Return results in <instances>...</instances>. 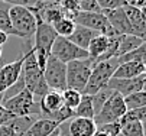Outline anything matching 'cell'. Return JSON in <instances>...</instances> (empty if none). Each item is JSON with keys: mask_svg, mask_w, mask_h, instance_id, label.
<instances>
[{"mask_svg": "<svg viewBox=\"0 0 146 136\" xmlns=\"http://www.w3.org/2000/svg\"><path fill=\"white\" fill-rule=\"evenodd\" d=\"M114 94V90H111L110 87H103L101 90H98L96 94L91 96L93 100V107H94V116L100 111V109L103 107V104L106 103L110 97Z\"/></svg>", "mask_w": 146, "mask_h": 136, "instance_id": "cb8c5ba5", "label": "cell"}, {"mask_svg": "<svg viewBox=\"0 0 146 136\" xmlns=\"http://www.w3.org/2000/svg\"><path fill=\"white\" fill-rule=\"evenodd\" d=\"M29 51V49H28ZM23 52V55L19 58V60L10 62V64H6L0 68V94L3 91H6L9 87H12L17 80L20 74H22V67H23V61L26 58V52Z\"/></svg>", "mask_w": 146, "mask_h": 136, "instance_id": "8fae6325", "label": "cell"}, {"mask_svg": "<svg viewBox=\"0 0 146 136\" xmlns=\"http://www.w3.org/2000/svg\"><path fill=\"white\" fill-rule=\"evenodd\" d=\"M80 12H101L96 0H75Z\"/></svg>", "mask_w": 146, "mask_h": 136, "instance_id": "836d02e7", "label": "cell"}, {"mask_svg": "<svg viewBox=\"0 0 146 136\" xmlns=\"http://www.w3.org/2000/svg\"><path fill=\"white\" fill-rule=\"evenodd\" d=\"M123 10L127 16V21L130 23L132 32L135 36H139L145 39L146 36V16H145V9H139L132 5L123 6Z\"/></svg>", "mask_w": 146, "mask_h": 136, "instance_id": "4fadbf2b", "label": "cell"}, {"mask_svg": "<svg viewBox=\"0 0 146 136\" xmlns=\"http://www.w3.org/2000/svg\"><path fill=\"white\" fill-rule=\"evenodd\" d=\"M97 129L100 132H104L109 136H119L120 130H121V126H120V122H111V123L100 125V126H97Z\"/></svg>", "mask_w": 146, "mask_h": 136, "instance_id": "d6a6232c", "label": "cell"}, {"mask_svg": "<svg viewBox=\"0 0 146 136\" xmlns=\"http://www.w3.org/2000/svg\"><path fill=\"white\" fill-rule=\"evenodd\" d=\"M59 6L62 9V13H64V17H68L71 21H74L77 13L80 12L78 9V5L75 0H61L59 2Z\"/></svg>", "mask_w": 146, "mask_h": 136, "instance_id": "4dcf8cb0", "label": "cell"}, {"mask_svg": "<svg viewBox=\"0 0 146 136\" xmlns=\"http://www.w3.org/2000/svg\"><path fill=\"white\" fill-rule=\"evenodd\" d=\"M119 136H121V135H119Z\"/></svg>", "mask_w": 146, "mask_h": 136, "instance_id": "ee69618b", "label": "cell"}, {"mask_svg": "<svg viewBox=\"0 0 146 136\" xmlns=\"http://www.w3.org/2000/svg\"><path fill=\"white\" fill-rule=\"evenodd\" d=\"M126 111H127V109H126V106H124L123 97L119 93L114 91V94L103 104L100 111L94 116V122H96L97 126L104 125V123L119 122Z\"/></svg>", "mask_w": 146, "mask_h": 136, "instance_id": "ba28073f", "label": "cell"}, {"mask_svg": "<svg viewBox=\"0 0 146 136\" xmlns=\"http://www.w3.org/2000/svg\"><path fill=\"white\" fill-rule=\"evenodd\" d=\"M145 44V39L135 35H119V45H117V58L127 54L136 48H139L140 45Z\"/></svg>", "mask_w": 146, "mask_h": 136, "instance_id": "ffe728a7", "label": "cell"}, {"mask_svg": "<svg viewBox=\"0 0 146 136\" xmlns=\"http://www.w3.org/2000/svg\"><path fill=\"white\" fill-rule=\"evenodd\" d=\"M44 2H56V3H59L61 0H44Z\"/></svg>", "mask_w": 146, "mask_h": 136, "instance_id": "f35d334b", "label": "cell"}, {"mask_svg": "<svg viewBox=\"0 0 146 136\" xmlns=\"http://www.w3.org/2000/svg\"><path fill=\"white\" fill-rule=\"evenodd\" d=\"M56 33L54 31V28L48 23L44 22H38L36 23V29L33 33L35 38V44L32 46L33 52H35V58H36V62L39 65V68L44 71L46 60L51 56V48L56 39Z\"/></svg>", "mask_w": 146, "mask_h": 136, "instance_id": "7a4b0ae2", "label": "cell"}, {"mask_svg": "<svg viewBox=\"0 0 146 136\" xmlns=\"http://www.w3.org/2000/svg\"><path fill=\"white\" fill-rule=\"evenodd\" d=\"M103 15L107 17V22L110 23L116 35H133L130 23L127 21V16L124 13L123 7L106 10V12H103Z\"/></svg>", "mask_w": 146, "mask_h": 136, "instance_id": "5bb4252c", "label": "cell"}, {"mask_svg": "<svg viewBox=\"0 0 146 136\" xmlns=\"http://www.w3.org/2000/svg\"><path fill=\"white\" fill-rule=\"evenodd\" d=\"M97 35H100V33H97V32H94V31H91V29H88V28L75 25L74 32L67 38V39L71 41V42H72L74 45H77L78 48L87 51V46H88L90 41L93 39L94 36H97Z\"/></svg>", "mask_w": 146, "mask_h": 136, "instance_id": "d6986e66", "label": "cell"}, {"mask_svg": "<svg viewBox=\"0 0 146 136\" xmlns=\"http://www.w3.org/2000/svg\"><path fill=\"white\" fill-rule=\"evenodd\" d=\"M44 78L49 90H55L59 93L67 90V64L58 61L51 55L46 60L44 68Z\"/></svg>", "mask_w": 146, "mask_h": 136, "instance_id": "52a82bcc", "label": "cell"}, {"mask_svg": "<svg viewBox=\"0 0 146 136\" xmlns=\"http://www.w3.org/2000/svg\"><path fill=\"white\" fill-rule=\"evenodd\" d=\"M145 71H146V67L142 62H123L117 65L111 78H121V80L136 78V77L145 74Z\"/></svg>", "mask_w": 146, "mask_h": 136, "instance_id": "ac0fdd59", "label": "cell"}, {"mask_svg": "<svg viewBox=\"0 0 146 136\" xmlns=\"http://www.w3.org/2000/svg\"><path fill=\"white\" fill-rule=\"evenodd\" d=\"M98 7L101 12H106V10H113V9H119L129 5L127 0H96Z\"/></svg>", "mask_w": 146, "mask_h": 136, "instance_id": "1f68e13d", "label": "cell"}, {"mask_svg": "<svg viewBox=\"0 0 146 136\" xmlns=\"http://www.w3.org/2000/svg\"><path fill=\"white\" fill-rule=\"evenodd\" d=\"M55 133H56V130H55ZM55 133H54V135H55ZM54 135H51V136H54Z\"/></svg>", "mask_w": 146, "mask_h": 136, "instance_id": "7bdbcfd3", "label": "cell"}, {"mask_svg": "<svg viewBox=\"0 0 146 136\" xmlns=\"http://www.w3.org/2000/svg\"><path fill=\"white\" fill-rule=\"evenodd\" d=\"M58 126L59 123L54 120L39 117V119H35V122L29 126V129L22 136H51L55 133Z\"/></svg>", "mask_w": 146, "mask_h": 136, "instance_id": "e0dca14e", "label": "cell"}, {"mask_svg": "<svg viewBox=\"0 0 146 136\" xmlns=\"http://www.w3.org/2000/svg\"><path fill=\"white\" fill-rule=\"evenodd\" d=\"M16 116L13 114V113H10L7 109H5L3 106H2V103H0V126L2 125H5V123H7V122H10L12 119H15Z\"/></svg>", "mask_w": 146, "mask_h": 136, "instance_id": "d590c367", "label": "cell"}, {"mask_svg": "<svg viewBox=\"0 0 146 136\" xmlns=\"http://www.w3.org/2000/svg\"><path fill=\"white\" fill-rule=\"evenodd\" d=\"M2 67H3V64H2V62H0V68H2Z\"/></svg>", "mask_w": 146, "mask_h": 136, "instance_id": "b9f144b4", "label": "cell"}, {"mask_svg": "<svg viewBox=\"0 0 146 136\" xmlns=\"http://www.w3.org/2000/svg\"><path fill=\"white\" fill-rule=\"evenodd\" d=\"M94 65V60L84 58L67 64V88L77 90L82 94Z\"/></svg>", "mask_w": 146, "mask_h": 136, "instance_id": "8992f818", "label": "cell"}, {"mask_svg": "<svg viewBox=\"0 0 146 136\" xmlns=\"http://www.w3.org/2000/svg\"><path fill=\"white\" fill-rule=\"evenodd\" d=\"M54 136H62V135H61V133H59V130H58V129H56V133H55V135H54Z\"/></svg>", "mask_w": 146, "mask_h": 136, "instance_id": "ab89813d", "label": "cell"}, {"mask_svg": "<svg viewBox=\"0 0 146 136\" xmlns=\"http://www.w3.org/2000/svg\"><path fill=\"white\" fill-rule=\"evenodd\" d=\"M51 55L64 64L88 58V52L86 49L78 48L71 41H68L67 38H62V36H56V39L51 48Z\"/></svg>", "mask_w": 146, "mask_h": 136, "instance_id": "9c48e42d", "label": "cell"}, {"mask_svg": "<svg viewBox=\"0 0 146 136\" xmlns=\"http://www.w3.org/2000/svg\"><path fill=\"white\" fill-rule=\"evenodd\" d=\"M74 117H87V119H94V107H93V100L91 96L82 94L78 106L74 109Z\"/></svg>", "mask_w": 146, "mask_h": 136, "instance_id": "7402d4cb", "label": "cell"}, {"mask_svg": "<svg viewBox=\"0 0 146 136\" xmlns=\"http://www.w3.org/2000/svg\"><path fill=\"white\" fill-rule=\"evenodd\" d=\"M74 23L88 28L100 35L104 36H114V31L107 22V17L103 15V12H78Z\"/></svg>", "mask_w": 146, "mask_h": 136, "instance_id": "30bf717a", "label": "cell"}, {"mask_svg": "<svg viewBox=\"0 0 146 136\" xmlns=\"http://www.w3.org/2000/svg\"><path fill=\"white\" fill-rule=\"evenodd\" d=\"M9 9L10 6L3 3V2H0V31L7 33V35H16V32L13 31L12 28V23H10V17H9Z\"/></svg>", "mask_w": 146, "mask_h": 136, "instance_id": "4316f807", "label": "cell"}, {"mask_svg": "<svg viewBox=\"0 0 146 136\" xmlns=\"http://www.w3.org/2000/svg\"><path fill=\"white\" fill-rule=\"evenodd\" d=\"M9 6H25V7H32L35 6L39 0H0Z\"/></svg>", "mask_w": 146, "mask_h": 136, "instance_id": "e575fe53", "label": "cell"}, {"mask_svg": "<svg viewBox=\"0 0 146 136\" xmlns=\"http://www.w3.org/2000/svg\"><path fill=\"white\" fill-rule=\"evenodd\" d=\"M116 60L119 64H123V62H142V64H145L146 62V45L143 44L139 48L116 58Z\"/></svg>", "mask_w": 146, "mask_h": 136, "instance_id": "603a6c76", "label": "cell"}, {"mask_svg": "<svg viewBox=\"0 0 146 136\" xmlns=\"http://www.w3.org/2000/svg\"><path fill=\"white\" fill-rule=\"evenodd\" d=\"M62 106H64V102H62V93L55 91V90H49L42 99L39 100V107H40L39 116L46 119L49 114L55 113Z\"/></svg>", "mask_w": 146, "mask_h": 136, "instance_id": "2e32d148", "label": "cell"}, {"mask_svg": "<svg viewBox=\"0 0 146 136\" xmlns=\"http://www.w3.org/2000/svg\"><path fill=\"white\" fill-rule=\"evenodd\" d=\"M123 100H124V106H126L127 110L146 107V93H145V90L137 91V93H133V94L123 97Z\"/></svg>", "mask_w": 146, "mask_h": 136, "instance_id": "d4e9b609", "label": "cell"}, {"mask_svg": "<svg viewBox=\"0 0 146 136\" xmlns=\"http://www.w3.org/2000/svg\"><path fill=\"white\" fill-rule=\"evenodd\" d=\"M22 77L25 81V88L33 94L36 100H40L49 91V87L44 78V71L39 68L32 48L26 52V58L22 67Z\"/></svg>", "mask_w": 146, "mask_h": 136, "instance_id": "6da1fadb", "label": "cell"}, {"mask_svg": "<svg viewBox=\"0 0 146 136\" xmlns=\"http://www.w3.org/2000/svg\"><path fill=\"white\" fill-rule=\"evenodd\" d=\"M127 2L132 6H136L139 9H145V2H146V0H127Z\"/></svg>", "mask_w": 146, "mask_h": 136, "instance_id": "8d00e7d4", "label": "cell"}, {"mask_svg": "<svg viewBox=\"0 0 146 136\" xmlns=\"http://www.w3.org/2000/svg\"><path fill=\"white\" fill-rule=\"evenodd\" d=\"M121 136H145V129L142 122H124L120 123Z\"/></svg>", "mask_w": 146, "mask_h": 136, "instance_id": "83f0119b", "label": "cell"}, {"mask_svg": "<svg viewBox=\"0 0 146 136\" xmlns=\"http://www.w3.org/2000/svg\"><path fill=\"white\" fill-rule=\"evenodd\" d=\"M67 130L70 136H93L97 132V125L94 119L72 117L67 122Z\"/></svg>", "mask_w": 146, "mask_h": 136, "instance_id": "9a60e30c", "label": "cell"}, {"mask_svg": "<svg viewBox=\"0 0 146 136\" xmlns=\"http://www.w3.org/2000/svg\"><path fill=\"white\" fill-rule=\"evenodd\" d=\"M2 55H3V48L0 46V58H2Z\"/></svg>", "mask_w": 146, "mask_h": 136, "instance_id": "60d3db41", "label": "cell"}, {"mask_svg": "<svg viewBox=\"0 0 146 136\" xmlns=\"http://www.w3.org/2000/svg\"><path fill=\"white\" fill-rule=\"evenodd\" d=\"M145 84H146V75L142 74V75L136 77V78H129V80L110 78L107 87H110L111 90L119 93L121 97H126L129 94H133V93H137V91H143L145 90Z\"/></svg>", "mask_w": 146, "mask_h": 136, "instance_id": "7c38bea8", "label": "cell"}, {"mask_svg": "<svg viewBox=\"0 0 146 136\" xmlns=\"http://www.w3.org/2000/svg\"><path fill=\"white\" fill-rule=\"evenodd\" d=\"M145 119H146V107H140V109L127 110L119 122L120 123H124V122H142L143 123Z\"/></svg>", "mask_w": 146, "mask_h": 136, "instance_id": "f546056e", "label": "cell"}, {"mask_svg": "<svg viewBox=\"0 0 146 136\" xmlns=\"http://www.w3.org/2000/svg\"><path fill=\"white\" fill-rule=\"evenodd\" d=\"M82 94L77 90H72V88H67L62 91V102H64V106L70 107V109H75L81 100Z\"/></svg>", "mask_w": 146, "mask_h": 136, "instance_id": "f1b7e54d", "label": "cell"}, {"mask_svg": "<svg viewBox=\"0 0 146 136\" xmlns=\"http://www.w3.org/2000/svg\"><path fill=\"white\" fill-rule=\"evenodd\" d=\"M52 28H54V31L58 36L68 38L74 32L75 23H74V21H71V19H68V17H62V19H59L58 22H55L52 25Z\"/></svg>", "mask_w": 146, "mask_h": 136, "instance_id": "484cf974", "label": "cell"}, {"mask_svg": "<svg viewBox=\"0 0 146 136\" xmlns=\"http://www.w3.org/2000/svg\"><path fill=\"white\" fill-rule=\"evenodd\" d=\"M7 38H9L7 33H5V32L0 31V46H3V45L7 42Z\"/></svg>", "mask_w": 146, "mask_h": 136, "instance_id": "74e56055", "label": "cell"}, {"mask_svg": "<svg viewBox=\"0 0 146 136\" xmlns=\"http://www.w3.org/2000/svg\"><path fill=\"white\" fill-rule=\"evenodd\" d=\"M2 106L7 109L10 113H13L16 117L22 116H33L40 113L39 100H36L33 94L29 90H22L19 94L10 97V99L2 100Z\"/></svg>", "mask_w": 146, "mask_h": 136, "instance_id": "277c9868", "label": "cell"}, {"mask_svg": "<svg viewBox=\"0 0 146 136\" xmlns=\"http://www.w3.org/2000/svg\"><path fill=\"white\" fill-rule=\"evenodd\" d=\"M107 44H109V36H104V35H97L94 36L93 39L90 41L88 46H87V52H88V56L91 60H98V58L106 52V48H107Z\"/></svg>", "mask_w": 146, "mask_h": 136, "instance_id": "44dd1931", "label": "cell"}, {"mask_svg": "<svg viewBox=\"0 0 146 136\" xmlns=\"http://www.w3.org/2000/svg\"><path fill=\"white\" fill-rule=\"evenodd\" d=\"M117 65H119V62H117L116 58L107 60V61L96 62L93 65L90 78L86 84V88H84V91H82V94L93 96L98 90H101L103 87H107V84H109L110 78L113 77V72L117 68Z\"/></svg>", "mask_w": 146, "mask_h": 136, "instance_id": "3957f363", "label": "cell"}, {"mask_svg": "<svg viewBox=\"0 0 146 136\" xmlns=\"http://www.w3.org/2000/svg\"><path fill=\"white\" fill-rule=\"evenodd\" d=\"M9 17L10 23L16 35L22 39L31 38L35 33L36 29V17L31 12L29 7L25 6H10L9 9Z\"/></svg>", "mask_w": 146, "mask_h": 136, "instance_id": "5b68a950", "label": "cell"}]
</instances>
